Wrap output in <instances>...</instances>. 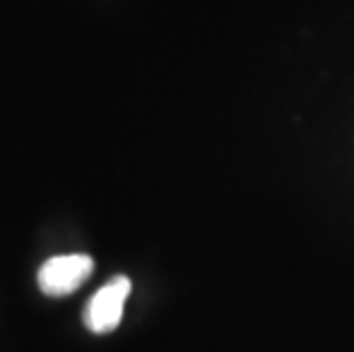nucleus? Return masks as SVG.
Instances as JSON below:
<instances>
[{
	"label": "nucleus",
	"mask_w": 354,
	"mask_h": 352,
	"mask_svg": "<svg viewBox=\"0 0 354 352\" xmlns=\"http://www.w3.org/2000/svg\"><path fill=\"white\" fill-rule=\"evenodd\" d=\"M94 272V261L87 254H62L53 257L39 268L37 284L48 297H64L78 290Z\"/></svg>",
	"instance_id": "1"
},
{
	"label": "nucleus",
	"mask_w": 354,
	"mask_h": 352,
	"mask_svg": "<svg viewBox=\"0 0 354 352\" xmlns=\"http://www.w3.org/2000/svg\"><path fill=\"white\" fill-rule=\"evenodd\" d=\"M131 279L128 277H112L105 286L89 299L85 309V325L94 334H108L117 329L124 316V304L131 295Z\"/></svg>",
	"instance_id": "2"
}]
</instances>
